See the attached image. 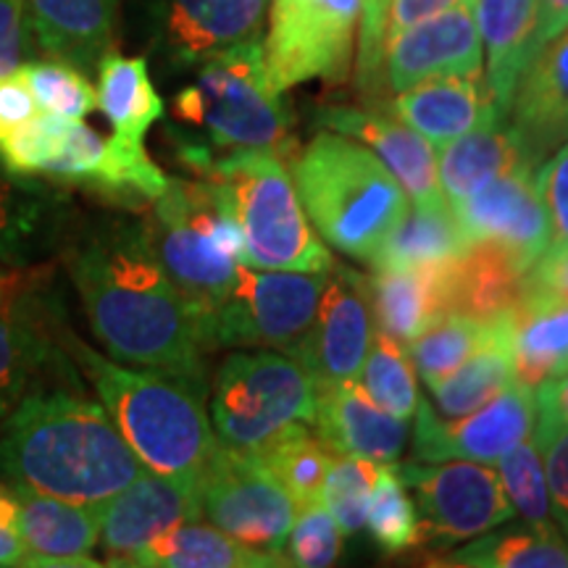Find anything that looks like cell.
I'll return each instance as SVG.
<instances>
[{
  "mask_svg": "<svg viewBox=\"0 0 568 568\" xmlns=\"http://www.w3.org/2000/svg\"><path fill=\"white\" fill-rule=\"evenodd\" d=\"M387 11L389 0H364V13H361L358 27V82L361 98L368 105H387L382 101L385 92V53H387Z\"/></svg>",
  "mask_w": 568,
  "mask_h": 568,
  "instance_id": "f6af8a7d",
  "label": "cell"
},
{
  "mask_svg": "<svg viewBox=\"0 0 568 568\" xmlns=\"http://www.w3.org/2000/svg\"><path fill=\"white\" fill-rule=\"evenodd\" d=\"M527 280L568 303V247H550L527 272Z\"/></svg>",
  "mask_w": 568,
  "mask_h": 568,
  "instance_id": "f5cc1de1",
  "label": "cell"
},
{
  "mask_svg": "<svg viewBox=\"0 0 568 568\" xmlns=\"http://www.w3.org/2000/svg\"><path fill=\"white\" fill-rule=\"evenodd\" d=\"M508 122L537 169L568 142V30L531 55L510 98Z\"/></svg>",
  "mask_w": 568,
  "mask_h": 568,
  "instance_id": "ffe728a7",
  "label": "cell"
},
{
  "mask_svg": "<svg viewBox=\"0 0 568 568\" xmlns=\"http://www.w3.org/2000/svg\"><path fill=\"white\" fill-rule=\"evenodd\" d=\"M343 550V529L322 500L301 506L287 535V566L324 568L332 566Z\"/></svg>",
  "mask_w": 568,
  "mask_h": 568,
  "instance_id": "ee69618b",
  "label": "cell"
},
{
  "mask_svg": "<svg viewBox=\"0 0 568 568\" xmlns=\"http://www.w3.org/2000/svg\"><path fill=\"white\" fill-rule=\"evenodd\" d=\"M293 172L308 222L351 258H372L410 209L406 190L379 155L332 130L295 155Z\"/></svg>",
  "mask_w": 568,
  "mask_h": 568,
  "instance_id": "5b68a950",
  "label": "cell"
},
{
  "mask_svg": "<svg viewBox=\"0 0 568 568\" xmlns=\"http://www.w3.org/2000/svg\"><path fill=\"white\" fill-rule=\"evenodd\" d=\"M142 471L103 403L82 395L30 393L0 422L6 481L101 508Z\"/></svg>",
  "mask_w": 568,
  "mask_h": 568,
  "instance_id": "7a4b0ae2",
  "label": "cell"
},
{
  "mask_svg": "<svg viewBox=\"0 0 568 568\" xmlns=\"http://www.w3.org/2000/svg\"><path fill=\"white\" fill-rule=\"evenodd\" d=\"M445 566L468 568H568V535L558 524L487 531L468 539L466 548L447 552Z\"/></svg>",
  "mask_w": 568,
  "mask_h": 568,
  "instance_id": "d6a6232c",
  "label": "cell"
},
{
  "mask_svg": "<svg viewBox=\"0 0 568 568\" xmlns=\"http://www.w3.org/2000/svg\"><path fill=\"white\" fill-rule=\"evenodd\" d=\"M535 182L548 213L550 247H568V142L539 166Z\"/></svg>",
  "mask_w": 568,
  "mask_h": 568,
  "instance_id": "7dc6e473",
  "label": "cell"
},
{
  "mask_svg": "<svg viewBox=\"0 0 568 568\" xmlns=\"http://www.w3.org/2000/svg\"><path fill=\"white\" fill-rule=\"evenodd\" d=\"M69 347L140 464L163 477L201 479L219 450L205 389L172 374L113 364L74 337Z\"/></svg>",
  "mask_w": 568,
  "mask_h": 568,
  "instance_id": "3957f363",
  "label": "cell"
},
{
  "mask_svg": "<svg viewBox=\"0 0 568 568\" xmlns=\"http://www.w3.org/2000/svg\"><path fill=\"white\" fill-rule=\"evenodd\" d=\"M34 45L80 71L98 69L111 51L119 0H24Z\"/></svg>",
  "mask_w": 568,
  "mask_h": 568,
  "instance_id": "d4e9b609",
  "label": "cell"
},
{
  "mask_svg": "<svg viewBox=\"0 0 568 568\" xmlns=\"http://www.w3.org/2000/svg\"><path fill=\"white\" fill-rule=\"evenodd\" d=\"M497 474H500L503 489H506L510 506L527 524L535 527H552L558 524L552 518L548 479H545L542 456L535 437L524 439L497 460Z\"/></svg>",
  "mask_w": 568,
  "mask_h": 568,
  "instance_id": "b9f144b4",
  "label": "cell"
},
{
  "mask_svg": "<svg viewBox=\"0 0 568 568\" xmlns=\"http://www.w3.org/2000/svg\"><path fill=\"white\" fill-rule=\"evenodd\" d=\"M255 458L301 508L322 500V487L335 450L318 437V432H311L308 424H295L276 435L264 450L255 453Z\"/></svg>",
  "mask_w": 568,
  "mask_h": 568,
  "instance_id": "e575fe53",
  "label": "cell"
},
{
  "mask_svg": "<svg viewBox=\"0 0 568 568\" xmlns=\"http://www.w3.org/2000/svg\"><path fill=\"white\" fill-rule=\"evenodd\" d=\"M445 266L374 268L368 293L376 329L397 343H410L447 316Z\"/></svg>",
  "mask_w": 568,
  "mask_h": 568,
  "instance_id": "4316f807",
  "label": "cell"
},
{
  "mask_svg": "<svg viewBox=\"0 0 568 568\" xmlns=\"http://www.w3.org/2000/svg\"><path fill=\"white\" fill-rule=\"evenodd\" d=\"M564 30H568V0H537L535 53Z\"/></svg>",
  "mask_w": 568,
  "mask_h": 568,
  "instance_id": "11a10c76",
  "label": "cell"
},
{
  "mask_svg": "<svg viewBox=\"0 0 568 568\" xmlns=\"http://www.w3.org/2000/svg\"><path fill=\"white\" fill-rule=\"evenodd\" d=\"M516 382L537 389L568 372V303L524 274L521 293L503 314Z\"/></svg>",
  "mask_w": 568,
  "mask_h": 568,
  "instance_id": "cb8c5ba5",
  "label": "cell"
},
{
  "mask_svg": "<svg viewBox=\"0 0 568 568\" xmlns=\"http://www.w3.org/2000/svg\"><path fill=\"white\" fill-rule=\"evenodd\" d=\"M414 426V458L426 464L439 460H477L497 464L510 447L535 437L537 403L535 389L514 382L500 395L471 410L445 422L426 400L416 406Z\"/></svg>",
  "mask_w": 568,
  "mask_h": 568,
  "instance_id": "4fadbf2b",
  "label": "cell"
},
{
  "mask_svg": "<svg viewBox=\"0 0 568 568\" xmlns=\"http://www.w3.org/2000/svg\"><path fill=\"white\" fill-rule=\"evenodd\" d=\"M203 176L222 182L243 230L245 266L280 272H329L332 255L305 216L295 180L274 151H237Z\"/></svg>",
  "mask_w": 568,
  "mask_h": 568,
  "instance_id": "52a82bcc",
  "label": "cell"
},
{
  "mask_svg": "<svg viewBox=\"0 0 568 568\" xmlns=\"http://www.w3.org/2000/svg\"><path fill=\"white\" fill-rule=\"evenodd\" d=\"M414 489L422 542L437 548L487 535L516 516L497 468L477 460H439L400 468Z\"/></svg>",
  "mask_w": 568,
  "mask_h": 568,
  "instance_id": "7c38bea8",
  "label": "cell"
},
{
  "mask_svg": "<svg viewBox=\"0 0 568 568\" xmlns=\"http://www.w3.org/2000/svg\"><path fill=\"white\" fill-rule=\"evenodd\" d=\"M19 274L0 268V311H9V303L19 293Z\"/></svg>",
  "mask_w": 568,
  "mask_h": 568,
  "instance_id": "9f6ffc18",
  "label": "cell"
},
{
  "mask_svg": "<svg viewBox=\"0 0 568 568\" xmlns=\"http://www.w3.org/2000/svg\"><path fill=\"white\" fill-rule=\"evenodd\" d=\"M493 322H479V318L464 314H447L408 343L410 364L426 385L443 379L453 368H458L471 353H477L489 337L495 335Z\"/></svg>",
  "mask_w": 568,
  "mask_h": 568,
  "instance_id": "d590c367",
  "label": "cell"
},
{
  "mask_svg": "<svg viewBox=\"0 0 568 568\" xmlns=\"http://www.w3.org/2000/svg\"><path fill=\"white\" fill-rule=\"evenodd\" d=\"M366 527L387 556H400L422 542L418 510L410 500L400 468L393 464H379V471H376L372 495H368Z\"/></svg>",
  "mask_w": 568,
  "mask_h": 568,
  "instance_id": "8d00e7d4",
  "label": "cell"
},
{
  "mask_svg": "<svg viewBox=\"0 0 568 568\" xmlns=\"http://www.w3.org/2000/svg\"><path fill=\"white\" fill-rule=\"evenodd\" d=\"M326 272H280L240 264L213 316L209 347H274L297 358L314 326Z\"/></svg>",
  "mask_w": 568,
  "mask_h": 568,
  "instance_id": "9c48e42d",
  "label": "cell"
},
{
  "mask_svg": "<svg viewBox=\"0 0 568 568\" xmlns=\"http://www.w3.org/2000/svg\"><path fill=\"white\" fill-rule=\"evenodd\" d=\"M358 379L376 406L389 410L393 416L410 418L416 414L418 389L410 355H406L400 343L385 332H374Z\"/></svg>",
  "mask_w": 568,
  "mask_h": 568,
  "instance_id": "74e56055",
  "label": "cell"
},
{
  "mask_svg": "<svg viewBox=\"0 0 568 568\" xmlns=\"http://www.w3.org/2000/svg\"><path fill=\"white\" fill-rule=\"evenodd\" d=\"M468 240L447 205L424 209L414 205L382 240L368 264L374 268H422L445 266L466 253Z\"/></svg>",
  "mask_w": 568,
  "mask_h": 568,
  "instance_id": "1f68e13d",
  "label": "cell"
},
{
  "mask_svg": "<svg viewBox=\"0 0 568 568\" xmlns=\"http://www.w3.org/2000/svg\"><path fill=\"white\" fill-rule=\"evenodd\" d=\"M364 0H274L264 63L274 90L351 77Z\"/></svg>",
  "mask_w": 568,
  "mask_h": 568,
  "instance_id": "30bf717a",
  "label": "cell"
},
{
  "mask_svg": "<svg viewBox=\"0 0 568 568\" xmlns=\"http://www.w3.org/2000/svg\"><path fill=\"white\" fill-rule=\"evenodd\" d=\"M132 566L145 568H272L287 566L284 558L240 542L213 524L184 521L180 527L163 531L151 545H145L132 560Z\"/></svg>",
  "mask_w": 568,
  "mask_h": 568,
  "instance_id": "4dcf8cb0",
  "label": "cell"
},
{
  "mask_svg": "<svg viewBox=\"0 0 568 568\" xmlns=\"http://www.w3.org/2000/svg\"><path fill=\"white\" fill-rule=\"evenodd\" d=\"M30 180L0 161V261L21 258L45 230L48 195Z\"/></svg>",
  "mask_w": 568,
  "mask_h": 568,
  "instance_id": "f35d334b",
  "label": "cell"
},
{
  "mask_svg": "<svg viewBox=\"0 0 568 568\" xmlns=\"http://www.w3.org/2000/svg\"><path fill=\"white\" fill-rule=\"evenodd\" d=\"M514 382L516 374L508 351L506 326H503V316H497L495 335L477 353L468 355L458 368H453L443 379L432 382L426 387H429L443 414L466 416L500 395Z\"/></svg>",
  "mask_w": 568,
  "mask_h": 568,
  "instance_id": "836d02e7",
  "label": "cell"
},
{
  "mask_svg": "<svg viewBox=\"0 0 568 568\" xmlns=\"http://www.w3.org/2000/svg\"><path fill=\"white\" fill-rule=\"evenodd\" d=\"M45 337L30 324L0 311V422L32 393L42 366L48 361Z\"/></svg>",
  "mask_w": 568,
  "mask_h": 568,
  "instance_id": "ab89813d",
  "label": "cell"
},
{
  "mask_svg": "<svg viewBox=\"0 0 568 568\" xmlns=\"http://www.w3.org/2000/svg\"><path fill=\"white\" fill-rule=\"evenodd\" d=\"M174 116L195 132L193 142L216 151H274L293 145L290 111L268 82L264 42L247 40L201 63L195 82L174 98Z\"/></svg>",
  "mask_w": 568,
  "mask_h": 568,
  "instance_id": "8992f818",
  "label": "cell"
},
{
  "mask_svg": "<svg viewBox=\"0 0 568 568\" xmlns=\"http://www.w3.org/2000/svg\"><path fill=\"white\" fill-rule=\"evenodd\" d=\"M17 74L27 82L42 113L82 122L98 109V92L84 71L63 61H27Z\"/></svg>",
  "mask_w": 568,
  "mask_h": 568,
  "instance_id": "60d3db41",
  "label": "cell"
},
{
  "mask_svg": "<svg viewBox=\"0 0 568 568\" xmlns=\"http://www.w3.org/2000/svg\"><path fill=\"white\" fill-rule=\"evenodd\" d=\"M32 45L24 0H0V77L17 74L30 61Z\"/></svg>",
  "mask_w": 568,
  "mask_h": 568,
  "instance_id": "c3c4849f",
  "label": "cell"
},
{
  "mask_svg": "<svg viewBox=\"0 0 568 568\" xmlns=\"http://www.w3.org/2000/svg\"><path fill=\"white\" fill-rule=\"evenodd\" d=\"M376 471H379V464L374 460L339 456V453L332 458L322 487V503L345 535L364 529Z\"/></svg>",
  "mask_w": 568,
  "mask_h": 568,
  "instance_id": "7bdbcfd3",
  "label": "cell"
},
{
  "mask_svg": "<svg viewBox=\"0 0 568 568\" xmlns=\"http://www.w3.org/2000/svg\"><path fill=\"white\" fill-rule=\"evenodd\" d=\"M155 258L193 311L209 347L213 316L230 295L245 243L224 184L211 176H169L155 197L151 222L142 224Z\"/></svg>",
  "mask_w": 568,
  "mask_h": 568,
  "instance_id": "277c9868",
  "label": "cell"
},
{
  "mask_svg": "<svg viewBox=\"0 0 568 568\" xmlns=\"http://www.w3.org/2000/svg\"><path fill=\"white\" fill-rule=\"evenodd\" d=\"M524 268L493 243H471L460 258L445 266L447 314L479 322L503 316L521 293Z\"/></svg>",
  "mask_w": 568,
  "mask_h": 568,
  "instance_id": "83f0119b",
  "label": "cell"
},
{
  "mask_svg": "<svg viewBox=\"0 0 568 568\" xmlns=\"http://www.w3.org/2000/svg\"><path fill=\"white\" fill-rule=\"evenodd\" d=\"M0 566H30V552L19 537L17 500L3 477H0Z\"/></svg>",
  "mask_w": 568,
  "mask_h": 568,
  "instance_id": "f907efd6",
  "label": "cell"
},
{
  "mask_svg": "<svg viewBox=\"0 0 568 568\" xmlns=\"http://www.w3.org/2000/svg\"><path fill=\"white\" fill-rule=\"evenodd\" d=\"M38 113V103H34L30 88L19 74L0 77V138H6L21 124L32 122Z\"/></svg>",
  "mask_w": 568,
  "mask_h": 568,
  "instance_id": "681fc988",
  "label": "cell"
},
{
  "mask_svg": "<svg viewBox=\"0 0 568 568\" xmlns=\"http://www.w3.org/2000/svg\"><path fill=\"white\" fill-rule=\"evenodd\" d=\"M460 232L471 243L503 247L524 272L548 253V213L539 201L535 172H514L481 184L456 203Z\"/></svg>",
  "mask_w": 568,
  "mask_h": 568,
  "instance_id": "9a60e30c",
  "label": "cell"
},
{
  "mask_svg": "<svg viewBox=\"0 0 568 568\" xmlns=\"http://www.w3.org/2000/svg\"><path fill=\"white\" fill-rule=\"evenodd\" d=\"M485 71V45L477 24V0L418 21L387 42L385 82L403 92L437 77H471Z\"/></svg>",
  "mask_w": 568,
  "mask_h": 568,
  "instance_id": "e0dca14e",
  "label": "cell"
},
{
  "mask_svg": "<svg viewBox=\"0 0 568 568\" xmlns=\"http://www.w3.org/2000/svg\"><path fill=\"white\" fill-rule=\"evenodd\" d=\"M316 119L332 132L355 138L379 155L414 205L424 209L447 205L439 187L435 148L406 122H400L387 105H326L316 113Z\"/></svg>",
  "mask_w": 568,
  "mask_h": 568,
  "instance_id": "d6986e66",
  "label": "cell"
},
{
  "mask_svg": "<svg viewBox=\"0 0 568 568\" xmlns=\"http://www.w3.org/2000/svg\"><path fill=\"white\" fill-rule=\"evenodd\" d=\"M514 172H535L537 166L508 119L485 124L439 145L437 174L445 201L453 205L481 184Z\"/></svg>",
  "mask_w": 568,
  "mask_h": 568,
  "instance_id": "484cf974",
  "label": "cell"
},
{
  "mask_svg": "<svg viewBox=\"0 0 568 568\" xmlns=\"http://www.w3.org/2000/svg\"><path fill=\"white\" fill-rule=\"evenodd\" d=\"M460 3H471V0H389L387 11V42L400 34L418 21L437 17V13L456 9Z\"/></svg>",
  "mask_w": 568,
  "mask_h": 568,
  "instance_id": "816d5d0a",
  "label": "cell"
},
{
  "mask_svg": "<svg viewBox=\"0 0 568 568\" xmlns=\"http://www.w3.org/2000/svg\"><path fill=\"white\" fill-rule=\"evenodd\" d=\"M537 0H477V24L485 45V80L497 109L508 116L510 98L535 55Z\"/></svg>",
  "mask_w": 568,
  "mask_h": 568,
  "instance_id": "f1b7e54d",
  "label": "cell"
},
{
  "mask_svg": "<svg viewBox=\"0 0 568 568\" xmlns=\"http://www.w3.org/2000/svg\"><path fill=\"white\" fill-rule=\"evenodd\" d=\"M387 109L435 148L485 124L508 119L497 109L485 71L471 77L426 80L410 90L395 92Z\"/></svg>",
  "mask_w": 568,
  "mask_h": 568,
  "instance_id": "603a6c76",
  "label": "cell"
},
{
  "mask_svg": "<svg viewBox=\"0 0 568 568\" xmlns=\"http://www.w3.org/2000/svg\"><path fill=\"white\" fill-rule=\"evenodd\" d=\"M537 424H568V372L542 382L535 393Z\"/></svg>",
  "mask_w": 568,
  "mask_h": 568,
  "instance_id": "db71d44e",
  "label": "cell"
},
{
  "mask_svg": "<svg viewBox=\"0 0 568 568\" xmlns=\"http://www.w3.org/2000/svg\"><path fill=\"white\" fill-rule=\"evenodd\" d=\"M535 443L548 479L552 518L568 535V424H535Z\"/></svg>",
  "mask_w": 568,
  "mask_h": 568,
  "instance_id": "bcb514c9",
  "label": "cell"
},
{
  "mask_svg": "<svg viewBox=\"0 0 568 568\" xmlns=\"http://www.w3.org/2000/svg\"><path fill=\"white\" fill-rule=\"evenodd\" d=\"M264 13L266 0H151L155 45L180 69L258 40Z\"/></svg>",
  "mask_w": 568,
  "mask_h": 568,
  "instance_id": "ac0fdd59",
  "label": "cell"
},
{
  "mask_svg": "<svg viewBox=\"0 0 568 568\" xmlns=\"http://www.w3.org/2000/svg\"><path fill=\"white\" fill-rule=\"evenodd\" d=\"M201 514L247 548L284 558L297 506L258 458L219 443L201 474ZM287 560V558H284Z\"/></svg>",
  "mask_w": 568,
  "mask_h": 568,
  "instance_id": "8fae6325",
  "label": "cell"
},
{
  "mask_svg": "<svg viewBox=\"0 0 568 568\" xmlns=\"http://www.w3.org/2000/svg\"><path fill=\"white\" fill-rule=\"evenodd\" d=\"M318 437L339 456L395 464L408 443V418H397L368 397L358 379L316 385Z\"/></svg>",
  "mask_w": 568,
  "mask_h": 568,
  "instance_id": "44dd1931",
  "label": "cell"
},
{
  "mask_svg": "<svg viewBox=\"0 0 568 568\" xmlns=\"http://www.w3.org/2000/svg\"><path fill=\"white\" fill-rule=\"evenodd\" d=\"M372 337L368 280L355 268L332 264L318 297L311 335L295 361L314 376L316 385L358 379Z\"/></svg>",
  "mask_w": 568,
  "mask_h": 568,
  "instance_id": "5bb4252c",
  "label": "cell"
},
{
  "mask_svg": "<svg viewBox=\"0 0 568 568\" xmlns=\"http://www.w3.org/2000/svg\"><path fill=\"white\" fill-rule=\"evenodd\" d=\"M201 479L142 471L101 506V542L109 566H132L138 552L163 531L201 518Z\"/></svg>",
  "mask_w": 568,
  "mask_h": 568,
  "instance_id": "2e32d148",
  "label": "cell"
},
{
  "mask_svg": "<svg viewBox=\"0 0 568 568\" xmlns=\"http://www.w3.org/2000/svg\"><path fill=\"white\" fill-rule=\"evenodd\" d=\"M98 109L113 126L122 145H145V134L163 116V101L155 92L145 59H126L109 51L98 63Z\"/></svg>",
  "mask_w": 568,
  "mask_h": 568,
  "instance_id": "f546056e",
  "label": "cell"
},
{
  "mask_svg": "<svg viewBox=\"0 0 568 568\" xmlns=\"http://www.w3.org/2000/svg\"><path fill=\"white\" fill-rule=\"evenodd\" d=\"M69 272L92 335L111 358L205 389L201 326L163 272L142 226L95 234L71 255Z\"/></svg>",
  "mask_w": 568,
  "mask_h": 568,
  "instance_id": "6da1fadb",
  "label": "cell"
},
{
  "mask_svg": "<svg viewBox=\"0 0 568 568\" xmlns=\"http://www.w3.org/2000/svg\"><path fill=\"white\" fill-rule=\"evenodd\" d=\"M316 382L280 353H232L213 382L211 424L224 447L255 456L295 424H314Z\"/></svg>",
  "mask_w": 568,
  "mask_h": 568,
  "instance_id": "ba28073f",
  "label": "cell"
},
{
  "mask_svg": "<svg viewBox=\"0 0 568 568\" xmlns=\"http://www.w3.org/2000/svg\"><path fill=\"white\" fill-rule=\"evenodd\" d=\"M6 485L17 500L19 537L30 552V566H101L92 560L101 542V508L61 500L19 481Z\"/></svg>",
  "mask_w": 568,
  "mask_h": 568,
  "instance_id": "7402d4cb",
  "label": "cell"
}]
</instances>
